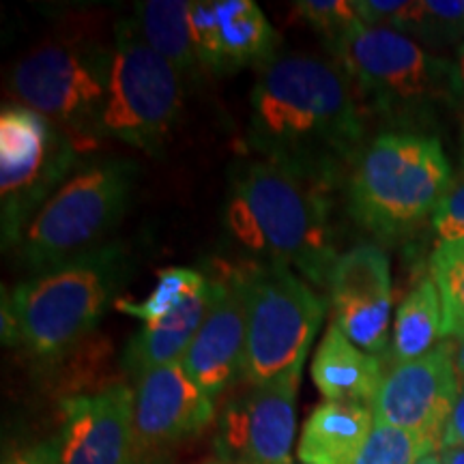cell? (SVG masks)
Returning <instances> with one entry per match:
<instances>
[{
	"instance_id": "cell-1",
	"label": "cell",
	"mask_w": 464,
	"mask_h": 464,
	"mask_svg": "<svg viewBox=\"0 0 464 464\" xmlns=\"http://www.w3.org/2000/svg\"><path fill=\"white\" fill-rule=\"evenodd\" d=\"M362 142V112L338 63L284 54L258 69L247 123L258 158L332 188L355 164Z\"/></svg>"
},
{
	"instance_id": "cell-2",
	"label": "cell",
	"mask_w": 464,
	"mask_h": 464,
	"mask_svg": "<svg viewBox=\"0 0 464 464\" xmlns=\"http://www.w3.org/2000/svg\"><path fill=\"white\" fill-rule=\"evenodd\" d=\"M327 185L254 158L232 166L224 228L260 263L286 265L312 286L329 288L340 254L334 246Z\"/></svg>"
},
{
	"instance_id": "cell-3",
	"label": "cell",
	"mask_w": 464,
	"mask_h": 464,
	"mask_svg": "<svg viewBox=\"0 0 464 464\" xmlns=\"http://www.w3.org/2000/svg\"><path fill=\"white\" fill-rule=\"evenodd\" d=\"M123 243H106L82 256L31 276L5 295L20 342L34 357L58 359L102 323L131 276Z\"/></svg>"
},
{
	"instance_id": "cell-4",
	"label": "cell",
	"mask_w": 464,
	"mask_h": 464,
	"mask_svg": "<svg viewBox=\"0 0 464 464\" xmlns=\"http://www.w3.org/2000/svg\"><path fill=\"white\" fill-rule=\"evenodd\" d=\"M450 189L451 166L437 138L387 131L351 168L348 216L379 239H398L432 218Z\"/></svg>"
},
{
	"instance_id": "cell-5",
	"label": "cell",
	"mask_w": 464,
	"mask_h": 464,
	"mask_svg": "<svg viewBox=\"0 0 464 464\" xmlns=\"http://www.w3.org/2000/svg\"><path fill=\"white\" fill-rule=\"evenodd\" d=\"M138 181L136 161L97 160L80 166L28 224L20 246L33 276L106 246L125 218Z\"/></svg>"
},
{
	"instance_id": "cell-6",
	"label": "cell",
	"mask_w": 464,
	"mask_h": 464,
	"mask_svg": "<svg viewBox=\"0 0 464 464\" xmlns=\"http://www.w3.org/2000/svg\"><path fill=\"white\" fill-rule=\"evenodd\" d=\"M332 54L374 112L393 123H423L458 100L454 63L392 28L362 26Z\"/></svg>"
},
{
	"instance_id": "cell-7",
	"label": "cell",
	"mask_w": 464,
	"mask_h": 464,
	"mask_svg": "<svg viewBox=\"0 0 464 464\" xmlns=\"http://www.w3.org/2000/svg\"><path fill=\"white\" fill-rule=\"evenodd\" d=\"M110 54L103 136L149 155H161L181 112V73L150 48L133 17L116 24Z\"/></svg>"
},
{
	"instance_id": "cell-8",
	"label": "cell",
	"mask_w": 464,
	"mask_h": 464,
	"mask_svg": "<svg viewBox=\"0 0 464 464\" xmlns=\"http://www.w3.org/2000/svg\"><path fill=\"white\" fill-rule=\"evenodd\" d=\"M246 379L252 385H265L304 372L327 301L286 265L260 263L246 276Z\"/></svg>"
},
{
	"instance_id": "cell-9",
	"label": "cell",
	"mask_w": 464,
	"mask_h": 464,
	"mask_svg": "<svg viewBox=\"0 0 464 464\" xmlns=\"http://www.w3.org/2000/svg\"><path fill=\"white\" fill-rule=\"evenodd\" d=\"M73 138L26 106L0 112V230L17 247L39 208L61 189L78 161Z\"/></svg>"
},
{
	"instance_id": "cell-10",
	"label": "cell",
	"mask_w": 464,
	"mask_h": 464,
	"mask_svg": "<svg viewBox=\"0 0 464 464\" xmlns=\"http://www.w3.org/2000/svg\"><path fill=\"white\" fill-rule=\"evenodd\" d=\"M112 54L84 44H48L17 63L11 86L17 100L61 125L73 142L103 136V110Z\"/></svg>"
},
{
	"instance_id": "cell-11",
	"label": "cell",
	"mask_w": 464,
	"mask_h": 464,
	"mask_svg": "<svg viewBox=\"0 0 464 464\" xmlns=\"http://www.w3.org/2000/svg\"><path fill=\"white\" fill-rule=\"evenodd\" d=\"M301 372L252 385L230 400L219 417L216 451L228 464H293L295 404Z\"/></svg>"
},
{
	"instance_id": "cell-12",
	"label": "cell",
	"mask_w": 464,
	"mask_h": 464,
	"mask_svg": "<svg viewBox=\"0 0 464 464\" xmlns=\"http://www.w3.org/2000/svg\"><path fill=\"white\" fill-rule=\"evenodd\" d=\"M458 390L460 381L445 340L428 355L392 365L372 402L374 420L421 434L440 450Z\"/></svg>"
},
{
	"instance_id": "cell-13",
	"label": "cell",
	"mask_w": 464,
	"mask_h": 464,
	"mask_svg": "<svg viewBox=\"0 0 464 464\" xmlns=\"http://www.w3.org/2000/svg\"><path fill=\"white\" fill-rule=\"evenodd\" d=\"M213 415V398L191 382L181 363L142 374L133 387V434L142 464L200 434Z\"/></svg>"
},
{
	"instance_id": "cell-14",
	"label": "cell",
	"mask_w": 464,
	"mask_h": 464,
	"mask_svg": "<svg viewBox=\"0 0 464 464\" xmlns=\"http://www.w3.org/2000/svg\"><path fill=\"white\" fill-rule=\"evenodd\" d=\"M52 443L56 464H142L133 434V387L67 398Z\"/></svg>"
},
{
	"instance_id": "cell-15",
	"label": "cell",
	"mask_w": 464,
	"mask_h": 464,
	"mask_svg": "<svg viewBox=\"0 0 464 464\" xmlns=\"http://www.w3.org/2000/svg\"><path fill=\"white\" fill-rule=\"evenodd\" d=\"M334 323L348 340L379 357L390 342L392 271L376 246H355L340 254L329 280Z\"/></svg>"
},
{
	"instance_id": "cell-16",
	"label": "cell",
	"mask_w": 464,
	"mask_h": 464,
	"mask_svg": "<svg viewBox=\"0 0 464 464\" xmlns=\"http://www.w3.org/2000/svg\"><path fill=\"white\" fill-rule=\"evenodd\" d=\"M189 28L200 67L211 73L263 69L277 58L280 37L254 0L191 3Z\"/></svg>"
},
{
	"instance_id": "cell-17",
	"label": "cell",
	"mask_w": 464,
	"mask_h": 464,
	"mask_svg": "<svg viewBox=\"0 0 464 464\" xmlns=\"http://www.w3.org/2000/svg\"><path fill=\"white\" fill-rule=\"evenodd\" d=\"M247 355V286L246 276L213 280V301L198 334L179 363L194 385L216 398L241 376Z\"/></svg>"
},
{
	"instance_id": "cell-18",
	"label": "cell",
	"mask_w": 464,
	"mask_h": 464,
	"mask_svg": "<svg viewBox=\"0 0 464 464\" xmlns=\"http://www.w3.org/2000/svg\"><path fill=\"white\" fill-rule=\"evenodd\" d=\"M211 301L213 280H208L170 314L161 316L160 321L142 323L125 346L123 368L127 374L138 381L150 370L181 362L205 321Z\"/></svg>"
},
{
	"instance_id": "cell-19",
	"label": "cell",
	"mask_w": 464,
	"mask_h": 464,
	"mask_svg": "<svg viewBox=\"0 0 464 464\" xmlns=\"http://www.w3.org/2000/svg\"><path fill=\"white\" fill-rule=\"evenodd\" d=\"M385 379L379 357L370 355L332 323L312 362V381L324 400L372 406Z\"/></svg>"
},
{
	"instance_id": "cell-20",
	"label": "cell",
	"mask_w": 464,
	"mask_h": 464,
	"mask_svg": "<svg viewBox=\"0 0 464 464\" xmlns=\"http://www.w3.org/2000/svg\"><path fill=\"white\" fill-rule=\"evenodd\" d=\"M372 428V406L324 400L307 417L297 454L304 464H353Z\"/></svg>"
},
{
	"instance_id": "cell-21",
	"label": "cell",
	"mask_w": 464,
	"mask_h": 464,
	"mask_svg": "<svg viewBox=\"0 0 464 464\" xmlns=\"http://www.w3.org/2000/svg\"><path fill=\"white\" fill-rule=\"evenodd\" d=\"M443 304L432 277H423L400 304L393 318L390 359L393 365L428 355L445 342Z\"/></svg>"
},
{
	"instance_id": "cell-22",
	"label": "cell",
	"mask_w": 464,
	"mask_h": 464,
	"mask_svg": "<svg viewBox=\"0 0 464 464\" xmlns=\"http://www.w3.org/2000/svg\"><path fill=\"white\" fill-rule=\"evenodd\" d=\"M189 7L185 0H147L133 9V22L153 50H158L181 78L194 80L200 73L189 28Z\"/></svg>"
},
{
	"instance_id": "cell-23",
	"label": "cell",
	"mask_w": 464,
	"mask_h": 464,
	"mask_svg": "<svg viewBox=\"0 0 464 464\" xmlns=\"http://www.w3.org/2000/svg\"><path fill=\"white\" fill-rule=\"evenodd\" d=\"M208 282L205 274L188 266H170V269L160 271L155 288L142 301H116V310L138 318L140 323L160 321L161 316L170 314L177 310L185 299H189L196 290H200Z\"/></svg>"
},
{
	"instance_id": "cell-24",
	"label": "cell",
	"mask_w": 464,
	"mask_h": 464,
	"mask_svg": "<svg viewBox=\"0 0 464 464\" xmlns=\"http://www.w3.org/2000/svg\"><path fill=\"white\" fill-rule=\"evenodd\" d=\"M430 277L443 304L445 338L464 335V239L439 243L430 256Z\"/></svg>"
},
{
	"instance_id": "cell-25",
	"label": "cell",
	"mask_w": 464,
	"mask_h": 464,
	"mask_svg": "<svg viewBox=\"0 0 464 464\" xmlns=\"http://www.w3.org/2000/svg\"><path fill=\"white\" fill-rule=\"evenodd\" d=\"M439 448L421 434L374 420L372 434L353 464H417Z\"/></svg>"
},
{
	"instance_id": "cell-26",
	"label": "cell",
	"mask_w": 464,
	"mask_h": 464,
	"mask_svg": "<svg viewBox=\"0 0 464 464\" xmlns=\"http://www.w3.org/2000/svg\"><path fill=\"white\" fill-rule=\"evenodd\" d=\"M400 33L428 44H464V0H421L413 3Z\"/></svg>"
},
{
	"instance_id": "cell-27",
	"label": "cell",
	"mask_w": 464,
	"mask_h": 464,
	"mask_svg": "<svg viewBox=\"0 0 464 464\" xmlns=\"http://www.w3.org/2000/svg\"><path fill=\"white\" fill-rule=\"evenodd\" d=\"M295 11L321 34L324 45L332 52L365 26L359 17L355 0H301L295 3Z\"/></svg>"
},
{
	"instance_id": "cell-28",
	"label": "cell",
	"mask_w": 464,
	"mask_h": 464,
	"mask_svg": "<svg viewBox=\"0 0 464 464\" xmlns=\"http://www.w3.org/2000/svg\"><path fill=\"white\" fill-rule=\"evenodd\" d=\"M430 219L440 243L464 239V181L451 185Z\"/></svg>"
},
{
	"instance_id": "cell-29",
	"label": "cell",
	"mask_w": 464,
	"mask_h": 464,
	"mask_svg": "<svg viewBox=\"0 0 464 464\" xmlns=\"http://www.w3.org/2000/svg\"><path fill=\"white\" fill-rule=\"evenodd\" d=\"M451 445H464V382H460V390H458L454 409H451L443 434V448H451Z\"/></svg>"
},
{
	"instance_id": "cell-30",
	"label": "cell",
	"mask_w": 464,
	"mask_h": 464,
	"mask_svg": "<svg viewBox=\"0 0 464 464\" xmlns=\"http://www.w3.org/2000/svg\"><path fill=\"white\" fill-rule=\"evenodd\" d=\"M5 464H56L54 460V450H52V443L39 445V448H33L28 451H22L14 458H9Z\"/></svg>"
},
{
	"instance_id": "cell-31",
	"label": "cell",
	"mask_w": 464,
	"mask_h": 464,
	"mask_svg": "<svg viewBox=\"0 0 464 464\" xmlns=\"http://www.w3.org/2000/svg\"><path fill=\"white\" fill-rule=\"evenodd\" d=\"M450 340V351H451V362H454V370L458 374V381L464 382V335Z\"/></svg>"
},
{
	"instance_id": "cell-32",
	"label": "cell",
	"mask_w": 464,
	"mask_h": 464,
	"mask_svg": "<svg viewBox=\"0 0 464 464\" xmlns=\"http://www.w3.org/2000/svg\"><path fill=\"white\" fill-rule=\"evenodd\" d=\"M454 82H456V97L464 102V44L458 45V50H456Z\"/></svg>"
},
{
	"instance_id": "cell-33",
	"label": "cell",
	"mask_w": 464,
	"mask_h": 464,
	"mask_svg": "<svg viewBox=\"0 0 464 464\" xmlns=\"http://www.w3.org/2000/svg\"><path fill=\"white\" fill-rule=\"evenodd\" d=\"M440 464H464V445H451V448L439 450Z\"/></svg>"
},
{
	"instance_id": "cell-34",
	"label": "cell",
	"mask_w": 464,
	"mask_h": 464,
	"mask_svg": "<svg viewBox=\"0 0 464 464\" xmlns=\"http://www.w3.org/2000/svg\"><path fill=\"white\" fill-rule=\"evenodd\" d=\"M417 464H440L439 462V456H434V454H430V456H426V458H421L420 462Z\"/></svg>"
},
{
	"instance_id": "cell-35",
	"label": "cell",
	"mask_w": 464,
	"mask_h": 464,
	"mask_svg": "<svg viewBox=\"0 0 464 464\" xmlns=\"http://www.w3.org/2000/svg\"><path fill=\"white\" fill-rule=\"evenodd\" d=\"M200 464H228V462L219 460V458H211V460H205V462H200Z\"/></svg>"
},
{
	"instance_id": "cell-36",
	"label": "cell",
	"mask_w": 464,
	"mask_h": 464,
	"mask_svg": "<svg viewBox=\"0 0 464 464\" xmlns=\"http://www.w3.org/2000/svg\"><path fill=\"white\" fill-rule=\"evenodd\" d=\"M462 170H464V125H462Z\"/></svg>"
}]
</instances>
